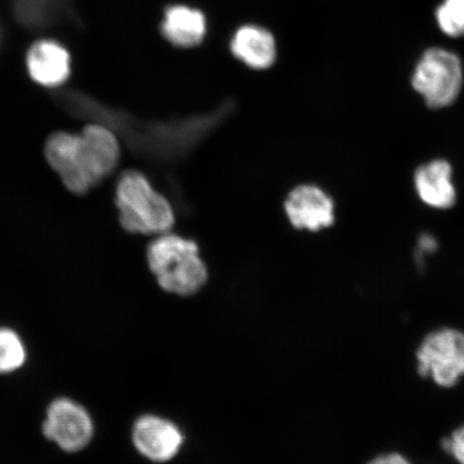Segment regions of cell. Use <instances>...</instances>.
Returning a JSON list of instances; mask_svg holds the SVG:
<instances>
[{
	"label": "cell",
	"instance_id": "30bf717a",
	"mask_svg": "<svg viewBox=\"0 0 464 464\" xmlns=\"http://www.w3.org/2000/svg\"><path fill=\"white\" fill-rule=\"evenodd\" d=\"M414 182L417 194L427 206L435 208L455 206L457 191L450 162L437 160L420 166L415 172Z\"/></svg>",
	"mask_w": 464,
	"mask_h": 464
},
{
	"label": "cell",
	"instance_id": "5bb4252c",
	"mask_svg": "<svg viewBox=\"0 0 464 464\" xmlns=\"http://www.w3.org/2000/svg\"><path fill=\"white\" fill-rule=\"evenodd\" d=\"M26 357V347L20 335L13 329L0 327V374L21 369Z\"/></svg>",
	"mask_w": 464,
	"mask_h": 464
},
{
	"label": "cell",
	"instance_id": "ba28073f",
	"mask_svg": "<svg viewBox=\"0 0 464 464\" xmlns=\"http://www.w3.org/2000/svg\"><path fill=\"white\" fill-rule=\"evenodd\" d=\"M285 212L297 229L319 231L334 223V202L315 185H300L287 196Z\"/></svg>",
	"mask_w": 464,
	"mask_h": 464
},
{
	"label": "cell",
	"instance_id": "7c38bea8",
	"mask_svg": "<svg viewBox=\"0 0 464 464\" xmlns=\"http://www.w3.org/2000/svg\"><path fill=\"white\" fill-rule=\"evenodd\" d=\"M206 19L200 11L176 5L167 10L162 34L169 42L182 48L200 44L206 34Z\"/></svg>",
	"mask_w": 464,
	"mask_h": 464
},
{
	"label": "cell",
	"instance_id": "3957f363",
	"mask_svg": "<svg viewBox=\"0 0 464 464\" xmlns=\"http://www.w3.org/2000/svg\"><path fill=\"white\" fill-rule=\"evenodd\" d=\"M115 203L121 226L133 234L160 236L173 227L170 202L154 189L140 171L121 174L116 184Z\"/></svg>",
	"mask_w": 464,
	"mask_h": 464
},
{
	"label": "cell",
	"instance_id": "5b68a950",
	"mask_svg": "<svg viewBox=\"0 0 464 464\" xmlns=\"http://www.w3.org/2000/svg\"><path fill=\"white\" fill-rule=\"evenodd\" d=\"M421 375L437 384L451 387L464 375V334L443 329L428 335L417 353Z\"/></svg>",
	"mask_w": 464,
	"mask_h": 464
},
{
	"label": "cell",
	"instance_id": "9c48e42d",
	"mask_svg": "<svg viewBox=\"0 0 464 464\" xmlns=\"http://www.w3.org/2000/svg\"><path fill=\"white\" fill-rule=\"evenodd\" d=\"M27 69L34 82L56 87L65 83L71 74V56L65 48L53 42H39L28 51Z\"/></svg>",
	"mask_w": 464,
	"mask_h": 464
},
{
	"label": "cell",
	"instance_id": "4fadbf2b",
	"mask_svg": "<svg viewBox=\"0 0 464 464\" xmlns=\"http://www.w3.org/2000/svg\"><path fill=\"white\" fill-rule=\"evenodd\" d=\"M72 0H15L16 15L27 27L40 28L71 16Z\"/></svg>",
	"mask_w": 464,
	"mask_h": 464
},
{
	"label": "cell",
	"instance_id": "9a60e30c",
	"mask_svg": "<svg viewBox=\"0 0 464 464\" xmlns=\"http://www.w3.org/2000/svg\"><path fill=\"white\" fill-rule=\"evenodd\" d=\"M439 27L450 37H464V0H444L437 13Z\"/></svg>",
	"mask_w": 464,
	"mask_h": 464
},
{
	"label": "cell",
	"instance_id": "2e32d148",
	"mask_svg": "<svg viewBox=\"0 0 464 464\" xmlns=\"http://www.w3.org/2000/svg\"><path fill=\"white\" fill-rule=\"evenodd\" d=\"M443 448L455 458L458 463L464 464V426L445 440Z\"/></svg>",
	"mask_w": 464,
	"mask_h": 464
},
{
	"label": "cell",
	"instance_id": "7a4b0ae2",
	"mask_svg": "<svg viewBox=\"0 0 464 464\" xmlns=\"http://www.w3.org/2000/svg\"><path fill=\"white\" fill-rule=\"evenodd\" d=\"M147 257L150 271L167 293L190 295L207 283V266L194 241L167 232L150 243Z\"/></svg>",
	"mask_w": 464,
	"mask_h": 464
},
{
	"label": "cell",
	"instance_id": "8992f818",
	"mask_svg": "<svg viewBox=\"0 0 464 464\" xmlns=\"http://www.w3.org/2000/svg\"><path fill=\"white\" fill-rule=\"evenodd\" d=\"M44 437L67 452L82 450L94 437V422L82 405L60 398L46 411Z\"/></svg>",
	"mask_w": 464,
	"mask_h": 464
},
{
	"label": "cell",
	"instance_id": "e0dca14e",
	"mask_svg": "<svg viewBox=\"0 0 464 464\" xmlns=\"http://www.w3.org/2000/svg\"><path fill=\"white\" fill-rule=\"evenodd\" d=\"M369 464H411L408 460L405 459L404 457L392 454L386 456H381L375 458L374 460L371 461Z\"/></svg>",
	"mask_w": 464,
	"mask_h": 464
},
{
	"label": "cell",
	"instance_id": "8fae6325",
	"mask_svg": "<svg viewBox=\"0 0 464 464\" xmlns=\"http://www.w3.org/2000/svg\"><path fill=\"white\" fill-rule=\"evenodd\" d=\"M232 53L254 69L269 68L276 61L275 38L266 29L246 26L239 29L231 43Z\"/></svg>",
	"mask_w": 464,
	"mask_h": 464
},
{
	"label": "cell",
	"instance_id": "277c9868",
	"mask_svg": "<svg viewBox=\"0 0 464 464\" xmlns=\"http://www.w3.org/2000/svg\"><path fill=\"white\" fill-rule=\"evenodd\" d=\"M411 84L428 107L442 109L450 106L462 89L460 58L444 49L427 50L417 63Z\"/></svg>",
	"mask_w": 464,
	"mask_h": 464
},
{
	"label": "cell",
	"instance_id": "52a82bcc",
	"mask_svg": "<svg viewBox=\"0 0 464 464\" xmlns=\"http://www.w3.org/2000/svg\"><path fill=\"white\" fill-rule=\"evenodd\" d=\"M183 434L170 420L160 416L144 415L132 428V442L136 450L149 460L166 462L179 454Z\"/></svg>",
	"mask_w": 464,
	"mask_h": 464
},
{
	"label": "cell",
	"instance_id": "6da1fadb",
	"mask_svg": "<svg viewBox=\"0 0 464 464\" xmlns=\"http://www.w3.org/2000/svg\"><path fill=\"white\" fill-rule=\"evenodd\" d=\"M49 164L74 194H85L119 165L121 148L112 130L87 125L79 135L56 132L45 144Z\"/></svg>",
	"mask_w": 464,
	"mask_h": 464
}]
</instances>
